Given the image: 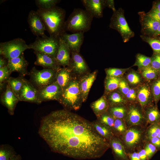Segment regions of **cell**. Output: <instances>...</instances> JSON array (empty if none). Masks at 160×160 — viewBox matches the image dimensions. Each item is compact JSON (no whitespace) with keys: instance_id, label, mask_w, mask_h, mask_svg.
Wrapping results in <instances>:
<instances>
[{"instance_id":"30bf717a","label":"cell","mask_w":160,"mask_h":160,"mask_svg":"<svg viewBox=\"0 0 160 160\" xmlns=\"http://www.w3.org/2000/svg\"><path fill=\"white\" fill-rule=\"evenodd\" d=\"M27 21L33 34L37 36L44 37L46 35V30L43 21L36 11H31L28 13Z\"/></svg>"},{"instance_id":"60d3db41","label":"cell","mask_w":160,"mask_h":160,"mask_svg":"<svg viewBox=\"0 0 160 160\" xmlns=\"http://www.w3.org/2000/svg\"><path fill=\"white\" fill-rule=\"evenodd\" d=\"M152 90L155 101L156 103L160 99V79L153 84Z\"/></svg>"},{"instance_id":"ee69618b","label":"cell","mask_w":160,"mask_h":160,"mask_svg":"<svg viewBox=\"0 0 160 160\" xmlns=\"http://www.w3.org/2000/svg\"><path fill=\"white\" fill-rule=\"evenodd\" d=\"M144 149L148 159H150L157 151L156 147L151 143L147 144Z\"/></svg>"},{"instance_id":"ab89813d","label":"cell","mask_w":160,"mask_h":160,"mask_svg":"<svg viewBox=\"0 0 160 160\" xmlns=\"http://www.w3.org/2000/svg\"><path fill=\"white\" fill-rule=\"evenodd\" d=\"M160 131V122H156L149 128L148 134L149 138L157 137Z\"/></svg>"},{"instance_id":"e575fe53","label":"cell","mask_w":160,"mask_h":160,"mask_svg":"<svg viewBox=\"0 0 160 160\" xmlns=\"http://www.w3.org/2000/svg\"><path fill=\"white\" fill-rule=\"evenodd\" d=\"M151 61V58L141 54H138L136 56L135 65L140 68H144L150 65Z\"/></svg>"},{"instance_id":"1f68e13d","label":"cell","mask_w":160,"mask_h":160,"mask_svg":"<svg viewBox=\"0 0 160 160\" xmlns=\"http://www.w3.org/2000/svg\"><path fill=\"white\" fill-rule=\"evenodd\" d=\"M60 1L59 0H36L35 2L38 9H49L56 6Z\"/></svg>"},{"instance_id":"ac0fdd59","label":"cell","mask_w":160,"mask_h":160,"mask_svg":"<svg viewBox=\"0 0 160 160\" xmlns=\"http://www.w3.org/2000/svg\"><path fill=\"white\" fill-rule=\"evenodd\" d=\"M71 52L68 45L60 37L59 47L55 57L57 62L60 66L65 67L69 65Z\"/></svg>"},{"instance_id":"7bdbcfd3","label":"cell","mask_w":160,"mask_h":160,"mask_svg":"<svg viewBox=\"0 0 160 160\" xmlns=\"http://www.w3.org/2000/svg\"><path fill=\"white\" fill-rule=\"evenodd\" d=\"M150 65L157 71H160V54H156L151 58Z\"/></svg>"},{"instance_id":"11a10c76","label":"cell","mask_w":160,"mask_h":160,"mask_svg":"<svg viewBox=\"0 0 160 160\" xmlns=\"http://www.w3.org/2000/svg\"><path fill=\"white\" fill-rule=\"evenodd\" d=\"M130 160H140L138 153L134 152L130 155Z\"/></svg>"},{"instance_id":"f5cc1de1","label":"cell","mask_w":160,"mask_h":160,"mask_svg":"<svg viewBox=\"0 0 160 160\" xmlns=\"http://www.w3.org/2000/svg\"><path fill=\"white\" fill-rule=\"evenodd\" d=\"M8 64V60L1 55L0 57V68L7 66Z\"/></svg>"},{"instance_id":"91938a15","label":"cell","mask_w":160,"mask_h":160,"mask_svg":"<svg viewBox=\"0 0 160 160\" xmlns=\"http://www.w3.org/2000/svg\"><path fill=\"white\" fill-rule=\"evenodd\" d=\"M157 137H158L160 139V132L157 136Z\"/></svg>"},{"instance_id":"836d02e7","label":"cell","mask_w":160,"mask_h":160,"mask_svg":"<svg viewBox=\"0 0 160 160\" xmlns=\"http://www.w3.org/2000/svg\"><path fill=\"white\" fill-rule=\"evenodd\" d=\"M97 120L100 123L108 127L112 130L113 129L115 119L111 115L105 113L97 118Z\"/></svg>"},{"instance_id":"484cf974","label":"cell","mask_w":160,"mask_h":160,"mask_svg":"<svg viewBox=\"0 0 160 160\" xmlns=\"http://www.w3.org/2000/svg\"><path fill=\"white\" fill-rule=\"evenodd\" d=\"M25 79L24 77L20 76L16 78L10 77L7 81V84L18 98L20 92L23 86Z\"/></svg>"},{"instance_id":"7a4b0ae2","label":"cell","mask_w":160,"mask_h":160,"mask_svg":"<svg viewBox=\"0 0 160 160\" xmlns=\"http://www.w3.org/2000/svg\"><path fill=\"white\" fill-rule=\"evenodd\" d=\"M36 11L41 18L49 36L59 38L65 32L66 12L64 9L56 6L47 9H38Z\"/></svg>"},{"instance_id":"7402d4cb","label":"cell","mask_w":160,"mask_h":160,"mask_svg":"<svg viewBox=\"0 0 160 160\" xmlns=\"http://www.w3.org/2000/svg\"><path fill=\"white\" fill-rule=\"evenodd\" d=\"M109 142L116 159L120 160H128L123 146L117 138L113 136Z\"/></svg>"},{"instance_id":"d4e9b609","label":"cell","mask_w":160,"mask_h":160,"mask_svg":"<svg viewBox=\"0 0 160 160\" xmlns=\"http://www.w3.org/2000/svg\"><path fill=\"white\" fill-rule=\"evenodd\" d=\"M92 123L98 133L109 142L114 136L112 130L100 123L97 120L92 121Z\"/></svg>"},{"instance_id":"d590c367","label":"cell","mask_w":160,"mask_h":160,"mask_svg":"<svg viewBox=\"0 0 160 160\" xmlns=\"http://www.w3.org/2000/svg\"><path fill=\"white\" fill-rule=\"evenodd\" d=\"M148 121L152 123L160 122V112L156 108H153L149 110L148 113Z\"/></svg>"},{"instance_id":"8fae6325","label":"cell","mask_w":160,"mask_h":160,"mask_svg":"<svg viewBox=\"0 0 160 160\" xmlns=\"http://www.w3.org/2000/svg\"><path fill=\"white\" fill-rule=\"evenodd\" d=\"M20 101L40 104L38 97V90L31 82L25 79L24 82L19 95Z\"/></svg>"},{"instance_id":"e0dca14e","label":"cell","mask_w":160,"mask_h":160,"mask_svg":"<svg viewBox=\"0 0 160 160\" xmlns=\"http://www.w3.org/2000/svg\"><path fill=\"white\" fill-rule=\"evenodd\" d=\"M81 1L86 10L94 17L100 18L103 16V10L105 7V1L82 0Z\"/></svg>"},{"instance_id":"2e32d148","label":"cell","mask_w":160,"mask_h":160,"mask_svg":"<svg viewBox=\"0 0 160 160\" xmlns=\"http://www.w3.org/2000/svg\"><path fill=\"white\" fill-rule=\"evenodd\" d=\"M34 53L36 56V60L34 63L35 65L56 71L60 68L55 57L40 52L34 51Z\"/></svg>"},{"instance_id":"816d5d0a","label":"cell","mask_w":160,"mask_h":160,"mask_svg":"<svg viewBox=\"0 0 160 160\" xmlns=\"http://www.w3.org/2000/svg\"><path fill=\"white\" fill-rule=\"evenodd\" d=\"M105 6H107L109 8L111 9L113 12L116 10L114 6V2L113 0L105 1Z\"/></svg>"},{"instance_id":"bcb514c9","label":"cell","mask_w":160,"mask_h":160,"mask_svg":"<svg viewBox=\"0 0 160 160\" xmlns=\"http://www.w3.org/2000/svg\"><path fill=\"white\" fill-rule=\"evenodd\" d=\"M113 129L120 133L124 132L125 129L122 121L119 119H115Z\"/></svg>"},{"instance_id":"83f0119b","label":"cell","mask_w":160,"mask_h":160,"mask_svg":"<svg viewBox=\"0 0 160 160\" xmlns=\"http://www.w3.org/2000/svg\"><path fill=\"white\" fill-rule=\"evenodd\" d=\"M150 95V91L147 87L144 86L140 88L138 93L137 98L142 107L145 106L148 103Z\"/></svg>"},{"instance_id":"6da1fadb","label":"cell","mask_w":160,"mask_h":160,"mask_svg":"<svg viewBox=\"0 0 160 160\" xmlns=\"http://www.w3.org/2000/svg\"><path fill=\"white\" fill-rule=\"evenodd\" d=\"M38 133L52 151L76 159L99 158L110 147L92 122L65 109L44 117Z\"/></svg>"},{"instance_id":"8d00e7d4","label":"cell","mask_w":160,"mask_h":160,"mask_svg":"<svg viewBox=\"0 0 160 160\" xmlns=\"http://www.w3.org/2000/svg\"><path fill=\"white\" fill-rule=\"evenodd\" d=\"M142 72L143 76L148 80L155 79L157 75V71L150 65L143 68Z\"/></svg>"},{"instance_id":"4316f807","label":"cell","mask_w":160,"mask_h":160,"mask_svg":"<svg viewBox=\"0 0 160 160\" xmlns=\"http://www.w3.org/2000/svg\"><path fill=\"white\" fill-rule=\"evenodd\" d=\"M16 155L13 148L8 144L0 146V160H9Z\"/></svg>"},{"instance_id":"52a82bcc","label":"cell","mask_w":160,"mask_h":160,"mask_svg":"<svg viewBox=\"0 0 160 160\" xmlns=\"http://www.w3.org/2000/svg\"><path fill=\"white\" fill-rule=\"evenodd\" d=\"M28 49H30L29 45L20 38L0 43V55L7 60L18 57Z\"/></svg>"},{"instance_id":"7c38bea8","label":"cell","mask_w":160,"mask_h":160,"mask_svg":"<svg viewBox=\"0 0 160 160\" xmlns=\"http://www.w3.org/2000/svg\"><path fill=\"white\" fill-rule=\"evenodd\" d=\"M84 33L79 32L69 34L65 32L60 37L68 45L71 52L79 53L84 40Z\"/></svg>"},{"instance_id":"9f6ffc18","label":"cell","mask_w":160,"mask_h":160,"mask_svg":"<svg viewBox=\"0 0 160 160\" xmlns=\"http://www.w3.org/2000/svg\"><path fill=\"white\" fill-rule=\"evenodd\" d=\"M153 8L160 12V2H159L155 4Z\"/></svg>"},{"instance_id":"3957f363","label":"cell","mask_w":160,"mask_h":160,"mask_svg":"<svg viewBox=\"0 0 160 160\" xmlns=\"http://www.w3.org/2000/svg\"><path fill=\"white\" fill-rule=\"evenodd\" d=\"M93 17L86 9H75L65 21V31L73 33L86 32L91 28Z\"/></svg>"},{"instance_id":"9a60e30c","label":"cell","mask_w":160,"mask_h":160,"mask_svg":"<svg viewBox=\"0 0 160 160\" xmlns=\"http://www.w3.org/2000/svg\"><path fill=\"white\" fill-rule=\"evenodd\" d=\"M28 64L23 53L18 57L8 60L7 66L11 73L17 72L19 76L24 77L29 74L27 70Z\"/></svg>"},{"instance_id":"277c9868","label":"cell","mask_w":160,"mask_h":160,"mask_svg":"<svg viewBox=\"0 0 160 160\" xmlns=\"http://www.w3.org/2000/svg\"><path fill=\"white\" fill-rule=\"evenodd\" d=\"M58 101L67 110L79 109L83 102L79 81L71 79L68 84L63 91Z\"/></svg>"},{"instance_id":"f1b7e54d","label":"cell","mask_w":160,"mask_h":160,"mask_svg":"<svg viewBox=\"0 0 160 160\" xmlns=\"http://www.w3.org/2000/svg\"><path fill=\"white\" fill-rule=\"evenodd\" d=\"M121 80L119 77H108L105 82L106 91L110 92L116 90L119 87Z\"/></svg>"},{"instance_id":"b9f144b4","label":"cell","mask_w":160,"mask_h":160,"mask_svg":"<svg viewBox=\"0 0 160 160\" xmlns=\"http://www.w3.org/2000/svg\"><path fill=\"white\" fill-rule=\"evenodd\" d=\"M110 102L112 105L121 103L124 102V100L120 95L117 92H113L109 97Z\"/></svg>"},{"instance_id":"44dd1931","label":"cell","mask_w":160,"mask_h":160,"mask_svg":"<svg viewBox=\"0 0 160 160\" xmlns=\"http://www.w3.org/2000/svg\"><path fill=\"white\" fill-rule=\"evenodd\" d=\"M71 70L69 68H60L56 71V81L63 91L66 87L71 79Z\"/></svg>"},{"instance_id":"cb8c5ba5","label":"cell","mask_w":160,"mask_h":160,"mask_svg":"<svg viewBox=\"0 0 160 160\" xmlns=\"http://www.w3.org/2000/svg\"><path fill=\"white\" fill-rule=\"evenodd\" d=\"M140 132L138 130L131 128L128 130L124 136V140L127 145L129 147L135 146L139 142L141 137Z\"/></svg>"},{"instance_id":"681fc988","label":"cell","mask_w":160,"mask_h":160,"mask_svg":"<svg viewBox=\"0 0 160 160\" xmlns=\"http://www.w3.org/2000/svg\"><path fill=\"white\" fill-rule=\"evenodd\" d=\"M149 138L151 143L156 147L157 150L160 149V139L157 137Z\"/></svg>"},{"instance_id":"ffe728a7","label":"cell","mask_w":160,"mask_h":160,"mask_svg":"<svg viewBox=\"0 0 160 160\" xmlns=\"http://www.w3.org/2000/svg\"><path fill=\"white\" fill-rule=\"evenodd\" d=\"M96 76L97 71H95L84 76L79 81L83 102L87 100L90 89Z\"/></svg>"},{"instance_id":"74e56055","label":"cell","mask_w":160,"mask_h":160,"mask_svg":"<svg viewBox=\"0 0 160 160\" xmlns=\"http://www.w3.org/2000/svg\"><path fill=\"white\" fill-rule=\"evenodd\" d=\"M110 112L114 118L120 119L124 117L126 110L121 107H113L110 108Z\"/></svg>"},{"instance_id":"6f0895ef","label":"cell","mask_w":160,"mask_h":160,"mask_svg":"<svg viewBox=\"0 0 160 160\" xmlns=\"http://www.w3.org/2000/svg\"><path fill=\"white\" fill-rule=\"evenodd\" d=\"M9 160H21V159L20 156L15 155Z\"/></svg>"},{"instance_id":"603a6c76","label":"cell","mask_w":160,"mask_h":160,"mask_svg":"<svg viewBox=\"0 0 160 160\" xmlns=\"http://www.w3.org/2000/svg\"><path fill=\"white\" fill-rule=\"evenodd\" d=\"M91 107L97 118L105 113L108 108V103L104 96L92 103Z\"/></svg>"},{"instance_id":"c3c4849f","label":"cell","mask_w":160,"mask_h":160,"mask_svg":"<svg viewBox=\"0 0 160 160\" xmlns=\"http://www.w3.org/2000/svg\"><path fill=\"white\" fill-rule=\"evenodd\" d=\"M147 14L153 20L160 22V12L152 8Z\"/></svg>"},{"instance_id":"4dcf8cb0","label":"cell","mask_w":160,"mask_h":160,"mask_svg":"<svg viewBox=\"0 0 160 160\" xmlns=\"http://www.w3.org/2000/svg\"><path fill=\"white\" fill-rule=\"evenodd\" d=\"M142 40L148 43L156 54H160V40L150 37L140 36Z\"/></svg>"},{"instance_id":"7dc6e473","label":"cell","mask_w":160,"mask_h":160,"mask_svg":"<svg viewBox=\"0 0 160 160\" xmlns=\"http://www.w3.org/2000/svg\"><path fill=\"white\" fill-rule=\"evenodd\" d=\"M119 88L121 92L126 95L129 92L130 88L127 82L124 80H121Z\"/></svg>"},{"instance_id":"f907efd6","label":"cell","mask_w":160,"mask_h":160,"mask_svg":"<svg viewBox=\"0 0 160 160\" xmlns=\"http://www.w3.org/2000/svg\"><path fill=\"white\" fill-rule=\"evenodd\" d=\"M126 96L128 99L131 100H134L136 97V92L134 89L130 88Z\"/></svg>"},{"instance_id":"5bb4252c","label":"cell","mask_w":160,"mask_h":160,"mask_svg":"<svg viewBox=\"0 0 160 160\" xmlns=\"http://www.w3.org/2000/svg\"><path fill=\"white\" fill-rule=\"evenodd\" d=\"M0 100L1 104L7 109L9 113L13 115L16 105L20 100L7 84Z\"/></svg>"},{"instance_id":"db71d44e","label":"cell","mask_w":160,"mask_h":160,"mask_svg":"<svg viewBox=\"0 0 160 160\" xmlns=\"http://www.w3.org/2000/svg\"><path fill=\"white\" fill-rule=\"evenodd\" d=\"M140 160H147V156L145 149H142L138 153Z\"/></svg>"},{"instance_id":"f546056e","label":"cell","mask_w":160,"mask_h":160,"mask_svg":"<svg viewBox=\"0 0 160 160\" xmlns=\"http://www.w3.org/2000/svg\"><path fill=\"white\" fill-rule=\"evenodd\" d=\"M142 117L139 110L135 108H132L129 110L128 114V119L132 125H138L142 121Z\"/></svg>"},{"instance_id":"d6a6232c","label":"cell","mask_w":160,"mask_h":160,"mask_svg":"<svg viewBox=\"0 0 160 160\" xmlns=\"http://www.w3.org/2000/svg\"><path fill=\"white\" fill-rule=\"evenodd\" d=\"M11 73L7 66L0 68V88L2 91L6 88L5 85L10 77Z\"/></svg>"},{"instance_id":"9c48e42d","label":"cell","mask_w":160,"mask_h":160,"mask_svg":"<svg viewBox=\"0 0 160 160\" xmlns=\"http://www.w3.org/2000/svg\"><path fill=\"white\" fill-rule=\"evenodd\" d=\"M38 90V97L41 103L51 100L58 101L62 90L56 81Z\"/></svg>"},{"instance_id":"8992f818","label":"cell","mask_w":160,"mask_h":160,"mask_svg":"<svg viewBox=\"0 0 160 160\" xmlns=\"http://www.w3.org/2000/svg\"><path fill=\"white\" fill-rule=\"evenodd\" d=\"M60 38L46 36H37L33 42L29 45L30 49L55 58L59 45Z\"/></svg>"},{"instance_id":"f6af8a7d","label":"cell","mask_w":160,"mask_h":160,"mask_svg":"<svg viewBox=\"0 0 160 160\" xmlns=\"http://www.w3.org/2000/svg\"><path fill=\"white\" fill-rule=\"evenodd\" d=\"M127 78L129 83L133 85L137 84L140 81L139 76L134 72L129 73L127 76Z\"/></svg>"},{"instance_id":"680465c9","label":"cell","mask_w":160,"mask_h":160,"mask_svg":"<svg viewBox=\"0 0 160 160\" xmlns=\"http://www.w3.org/2000/svg\"><path fill=\"white\" fill-rule=\"evenodd\" d=\"M159 35H160V24L153 36H156Z\"/></svg>"},{"instance_id":"f35d334b","label":"cell","mask_w":160,"mask_h":160,"mask_svg":"<svg viewBox=\"0 0 160 160\" xmlns=\"http://www.w3.org/2000/svg\"><path fill=\"white\" fill-rule=\"evenodd\" d=\"M126 69L115 68H110L106 70V73L108 77H119L122 75Z\"/></svg>"},{"instance_id":"ba28073f","label":"cell","mask_w":160,"mask_h":160,"mask_svg":"<svg viewBox=\"0 0 160 160\" xmlns=\"http://www.w3.org/2000/svg\"><path fill=\"white\" fill-rule=\"evenodd\" d=\"M56 71L53 69L47 68L39 70L33 67L29 73L30 82L39 90L56 81Z\"/></svg>"},{"instance_id":"4fadbf2b","label":"cell","mask_w":160,"mask_h":160,"mask_svg":"<svg viewBox=\"0 0 160 160\" xmlns=\"http://www.w3.org/2000/svg\"><path fill=\"white\" fill-rule=\"evenodd\" d=\"M138 14L143 35L149 37L153 36L160 22L153 20L144 12H140Z\"/></svg>"},{"instance_id":"5b68a950","label":"cell","mask_w":160,"mask_h":160,"mask_svg":"<svg viewBox=\"0 0 160 160\" xmlns=\"http://www.w3.org/2000/svg\"><path fill=\"white\" fill-rule=\"evenodd\" d=\"M109 26L120 33L124 43L128 42L134 36V33L129 26L124 16V11L121 8L113 12Z\"/></svg>"},{"instance_id":"d6986e66","label":"cell","mask_w":160,"mask_h":160,"mask_svg":"<svg viewBox=\"0 0 160 160\" xmlns=\"http://www.w3.org/2000/svg\"><path fill=\"white\" fill-rule=\"evenodd\" d=\"M68 67L78 74L86 72L88 67L85 61L79 53L71 52Z\"/></svg>"}]
</instances>
